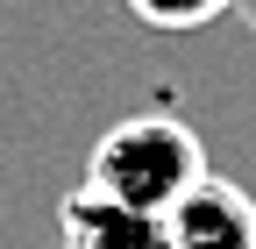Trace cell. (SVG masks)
I'll return each mask as SVG.
<instances>
[{"instance_id": "cell-4", "label": "cell", "mask_w": 256, "mask_h": 249, "mask_svg": "<svg viewBox=\"0 0 256 249\" xmlns=\"http://www.w3.org/2000/svg\"><path fill=\"white\" fill-rule=\"evenodd\" d=\"M150 28H200V22H214V14H228L235 0H128Z\"/></svg>"}, {"instance_id": "cell-2", "label": "cell", "mask_w": 256, "mask_h": 249, "mask_svg": "<svg viewBox=\"0 0 256 249\" xmlns=\"http://www.w3.org/2000/svg\"><path fill=\"white\" fill-rule=\"evenodd\" d=\"M164 249H256V200L206 171L164 214Z\"/></svg>"}, {"instance_id": "cell-3", "label": "cell", "mask_w": 256, "mask_h": 249, "mask_svg": "<svg viewBox=\"0 0 256 249\" xmlns=\"http://www.w3.org/2000/svg\"><path fill=\"white\" fill-rule=\"evenodd\" d=\"M57 228H64V249H164V214L121 206L92 185H78L57 206Z\"/></svg>"}, {"instance_id": "cell-1", "label": "cell", "mask_w": 256, "mask_h": 249, "mask_svg": "<svg viewBox=\"0 0 256 249\" xmlns=\"http://www.w3.org/2000/svg\"><path fill=\"white\" fill-rule=\"evenodd\" d=\"M200 178H206V150L178 114H121L86 157L92 192L142 206V214H171Z\"/></svg>"}]
</instances>
